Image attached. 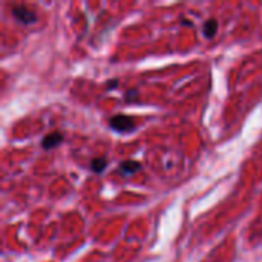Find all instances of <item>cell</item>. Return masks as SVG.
<instances>
[{
	"mask_svg": "<svg viewBox=\"0 0 262 262\" xmlns=\"http://www.w3.org/2000/svg\"><path fill=\"white\" fill-rule=\"evenodd\" d=\"M109 126L120 132V134H129L135 129V120L129 115H123V114H118V115H114L111 120H109Z\"/></svg>",
	"mask_w": 262,
	"mask_h": 262,
	"instance_id": "obj_1",
	"label": "cell"
},
{
	"mask_svg": "<svg viewBox=\"0 0 262 262\" xmlns=\"http://www.w3.org/2000/svg\"><path fill=\"white\" fill-rule=\"evenodd\" d=\"M11 14H12V17H14L18 23H21V25H31V23H34V21L37 20V15H35L29 8H26V6H23V5L12 6Z\"/></svg>",
	"mask_w": 262,
	"mask_h": 262,
	"instance_id": "obj_2",
	"label": "cell"
},
{
	"mask_svg": "<svg viewBox=\"0 0 262 262\" xmlns=\"http://www.w3.org/2000/svg\"><path fill=\"white\" fill-rule=\"evenodd\" d=\"M61 141H63V135H61L60 132H51V134H48V135L41 140V147L46 149V150H49V149L57 147Z\"/></svg>",
	"mask_w": 262,
	"mask_h": 262,
	"instance_id": "obj_3",
	"label": "cell"
},
{
	"mask_svg": "<svg viewBox=\"0 0 262 262\" xmlns=\"http://www.w3.org/2000/svg\"><path fill=\"white\" fill-rule=\"evenodd\" d=\"M141 169V164L135 160H126L118 166V172L123 175H134L135 172H138Z\"/></svg>",
	"mask_w": 262,
	"mask_h": 262,
	"instance_id": "obj_4",
	"label": "cell"
},
{
	"mask_svg": "<svg viewBox=\"0 0 262 262\" xmlns=\"http://www.w3.org/2000/svg\"><path fill=\"white\" fill-rule=\"evenodd\" d=\"M216 31H218V21H216V18H209V20H206V23H204V26H203V34H204V37L212 38V37H215Z\"/></svg>",
	"mask_w": 262,
	"mask_h": 262,
	"instance_id": "obj_5",
	"label": "cell"
},
{
	"mask_svg": "<svg viewBox=\"0 0 262 262\" xmlns=\"http://www.w3.org/2000/svg\"><path fill=\"white\" fill-rule=\"evenodd\" d=\"M106 166H107V163H106L104 158H94V160L91 161V169H92V172H95V173H101V172L106 169Z\"/></svg>",
	"mask_w": 262,
	"mask_h": 262,
	"instance_id": "obj_6",
	"label": "cell"
},
{
	"mask_svg": "<svg viewBox=\"0 0 262 262\" xmlns=\"http://www.w3.org/2000/svg\"><path fill=\"white\" fill-rule=\"evenodd\" d=\"M137 97H138V91H137V89H127V91H126V94H124V100H126L127 103L135 101V100H137Z\"/></svg>",
	"mask_w": 262,
	"mask_h": 262,
	"instance_id": "obj_7",
	"label": "cell"
},
{
	"mask_svg": "<svg viewBox=\"0 0 262 262\" xmlns=\"http://www.w3.org/2000/svg\"><path fill=\"white\" fill-rule=\"evenodd\" d=\"M117 86H118V78H114V80L106 81V88H107V89H115Z\"/></svg>",
	"mask_w": 262,
	"mask_h": 262,
	"instance_id": "obj_8",
	"label": "cell"
}]
</instances>
